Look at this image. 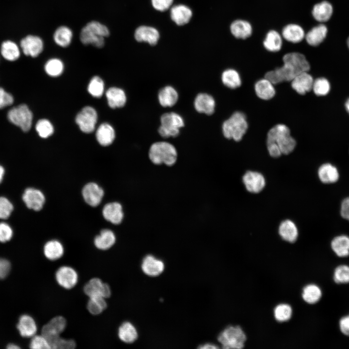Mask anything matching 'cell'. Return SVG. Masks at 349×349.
Wrapping results in <instances>:
<instances>
[{"label":"cell","instance_id":"obj_1","mask_svg":"<svg viewBox=\"0 0 349 349\" xmlns=\"http://www.w3.org/2000/svg\"><path fill=\"white\" fill-rule=\"evenodd\" d=\"M247 335L239 325L226 326L218 334L217 340L224 349H242L245 348Z\"/></svg>","mask_w":349,"mask_h":349},{"label":"cell","instance_id":"obj_2","mask_svg":"<svg viewBox=\"0 0 349 349\" xmlns=\"http://www.w3.org/2000/svg\"><path fill=\"white\" fill-rule=\"evenodd\" d=\"M148 157L150 161L155 165L165 164L173 166L177 159V152L175 147L166 142H158L153 143L149 150Z\"/></svg>","mask_w":349,"mask_h":349},{"label":"cell","instance_id":"obj_3","mask_svg":"<svg viewBox=\"0 0 349 349\" xmlns=\"http://www.w3.org/2000/svg\"><path fill=\"white\" fill-rule=\"evenodd\" d=\"M109 35V30L101 23L92 21L87 23L81 30L80 40L84 45L91 44L97 48L104 45L105 37Z\"/></svg>","mask_w":349,"mask_h":349},{"label":"cell","instance_id":"obj_4","mask_svg":"<svg viewBox=\"0 0 349 349\" xmlns=\"http://www.w3.org/2000/svg\"><path fill=\"white\" fill-rule=\"evenodd\" d=\"M275 143L278 145L282 154L287 155L294 149L296 142L290 135L289 128L284 124H278L268 132L267 142Z\"/></svg>","mask_w":349,"mask_h":349},{"label":"cell","instance_id":"obj_5","mask_svg":"<svg viewBox=\"0 0 349 349\" xmlns=\"http://www.w3.org/2000/svg\"><path fill=\"white\" fill-rule=\"evenodd\" d=\"M248 128V124L245 115L237 111L225 121L222 129L224 136L227 139H233L235 141H240Z\"/></svg>","mask_w":349,"mask_h":349},{"label":"cell","instance_id":"obj_6","mask_svg":"<svg viewBox=\"0 0 349 349\" xmlns=\"http://www.w3.org/2000/svg\"><path fill=\"white\" fill-rule=\"evenodd\" d=\"M160 123L158 132L164 138L177 136L179 133V129L184 126L182 117L174 112L162 114L160 117Z\"/></svg>","mask_w":349,"mask_h":349},{"label":"cell","instance_id":"obj_7","mask_svg":"<svg viewBox=\"0 0 349 349\" xmlns=\"http://www.w3.org/2000/svg\"><path fill=\"white\" fill-rule=\"evenodd\" d=\"M32 113L25 104H21L9 111L7 118L10 122L27 132L31 128Z\"/></svg>","mask_w":349,"mask_h":349},{"label":"cell","instance_id":"obj_8","mask_svg":"<svg viewBox=\"0 0 349 349\" xmlns=\"http://www.w3.org/2000/svg\"><path fill=\"white\" fill-rule=\"evenodd\" d=\"M66 326V320L63 317L55 316L43 326L41 334L47 339L50 346V344L60 336Z\"/></svg>","mask_w":349,"mask_h":349},{"label":"cell","instance_id":"obj_9","mask_svg":"<svg viewBox=\"0 0 349 349\" xmlns=\"http://www.w3.org/2000/svg\"><path fill=\"white\" fill-rule=\"evenodd\" d=\"M97 120V114L94 108L90 106L84 107L77 115L76 122L83 132H92Z\"/></svg>","mask_w":349,"mask_h":349},{"label":"cell","instance_id":"obj_10","mask_svg":"<svg viewBox=\"0 0 349 349\" xmlns=\"http://www.w3.org/2000/svg\"><path fill=\"white\" fill-rule=\"evenodd\" d=\"M83 291L89 298L101 296L105 299L110 298L111 290L108 284L102 282L99 278L91 279L84 286Z\"/></svg>","mask_w":349,"mask_h":349},{"label":"cell","instance_id":"obj_11","mask_svg":"<svg viewBox=\"0 0 349 349\" xmlns=\"http://www.w3.org/2000/svg\"><path fill=\"white\" fill-rule=\"evenodd\" d=\"M55 279L61 287L66 289H70L77 285L79 276L74 268L70 266H63L56 271Z\"/></svg>","mask_w":349,"mask_h":349},{"label":"cell","instance_id":"obj_12","mask_svg":"<svg viewBox=\"0 0 349 349\" xmlns=\"http://www.w3.org/2000/svg\"><path fill=\"white\" fill-rule=\"evenodd\" d=\"M242 181L246 189L249 192L254 193L260 192L266 185L263 175L256 171L246 172L242 177Z\"/></svg>","mask_w":349,"mask_h":349},{"label":"cell","instance_id":"obj_13","mask_svg":"<svg viewBox=\"0 0 349 349\" xmlns=\"http://www.w3.org/2000/svg\"><path fill=\"white\" fill-rule=\"evenodd\" d=\"M20 47L25 55L36 57L43 49V42L39 37L29 35L21 40Z\"/></svg>","mask_w":349,"mask_h":349},{"label":"cell","instance_id":"obj_14","mask_svg":"<svg viewBox=\"0 0 349 349\" xmlns=\"http://www.w3.org/2000/svg\"><path fill=\"white\" fill-rule=\"evenodd\" d=\"M22 199L26 206L35 211L41 210L45 203V198L39 190L29 188L24 192Z\"/></svg>","mask_w":349,"mask_h":349},{"label":"cell","instance_id":"obj_15","mask_svg":"<svg viewBox=\"0 0 349 349\" xmlns=\"http://www.w3.org/2000/svg\"><path fill=\"white\" fill-rule=\"evenodd\" d=\"M82 193L83 199L89 205L96 206L101 202L104 191L97 184L91 182L84 187Z\"/></svg>","mask_w":349,"mask_h":349},{"label":"cell","instance_id":"obj_16","mask_svg":"<svg viewBox=\"0 0 349 349\" xmlns=\"http://www.w3.org/2000/svg\"><path fill=\"white\" fill-rule=\"evenodd\" d=\"M141 268L146 275L155 277L159 275L163 272L164 264L162 261L153 255H147L142 261Z\"/></svg>","mask_w":349,"mask_h":349},{"label":"cell","instance_id":"obj_17","mask_svg":"<svg viewBox=\"0 0 349 349\" xmlns=\"http://www.w3.org/2000/svg\"><path fill=\"white\" fill-rule=\"evenodd\" d=\"M284 63L291 65L300 74L308 72L310 64L305 56L299 52H290L285 54L283 58Z\"/></svg>","mask_w":349,"mask_h":349},{"label":"cell","instance_id":"obj_18","mask_svg":"<svg viewBox=\"0 0 349 349\" xmlns=\"http://www.w3.org/2000/svg\"><path fill=\"white\" fill-rule=\"evenodd\" d=\"M292 88L300 95H304L312 89L313 79L307 72L298 74L291 80Z\"/></svg>","mask_w":349,"mask_h":349},{"label":"cell","instance_id":"obj_19","mask_svg":"<svg viewBox=\"0 0 349 349\" xmlns=\"http://www.w3.org/2000/svg\"><path fill=\"white\" fill-rule=\"evenodd\" d=\"M102 214L107 221L114 224L120 223L124 218L122 206L117 202L106 204L103 207Z\"/></svg>","mask_w":349,"mask_h":349},{"label":"cell","instance_id":"obj_20","mask_svg":"<svg viewBox=\"0 0 349 349\" xmlns=\"http://www.w3.org/2000/svg\"><path fill=\"white\" fill-rule=\"evenodd\" d=\"M194 106L198 112L211 115L214 111L215 102L211 95L206 93H200L196 96Z\"/></svg>","mask_w":349,"mask_h":349},{"label":"cell","instance_id":"obj_21","mask_svg":"<svg viewBox=\"0 0 349 349\" xmlns=\"http://www.w3.org/2000/svg\"><path fill=\"white\" fill-rule=\"evenodd\" d=\"M278 233L282 239L289 243H294L299 236L296 225L290 220H286L280 223Z\"/></svg>","mask_w":349,"mask_h":349},{"label":"cell","instance_id":"obj_22","mask_svg":"<svg viewBox=\"0 0 349 349\" xmlns=\"http://www.w3.org/2000/svg\"><path fill=\"white\" fill-rule=\"evenodd\" d=\"M317 174L320 181L324 184L335 183L339 178L337 168L330 163L322 164L318 169Z\"/></svg>","mask_w":349,"mask_h":349},{"label":"cell","instance_id":"obj_23","mask_svg":"<svg viewBox=\"0 0 349 349\" xmlns=\"http://www.w3.org/2000/svg\"><path fill=\"white\" fill-rule=\"evenodd\" d=\"M282 36L286 41L297 43L304 38L305 33L303 29L299 25L290 23L286 25L282 31Z\"/></svg>","mask_w":349,"mask_h":349},{"label":"cell","instance_id":"obj_24","mask_svg":"<svg viewBox=\"0 0 349 349\" xmlns=\"http://www.w3.org/2000/svg\"><path fill=\"white\" fill-rule=\"evenodd\" d=\"M232 35L238 39H246L252 34L253 28L251 23L243 19H237L234 21L230 27Z\"/></svg>","mask_w":349,"mask_h":349},{"label":"cell","instance_id":"obj_25","mask_svg":"<svg viewBox=\"0 0 349 349\" xmlns=\"http://www.w3.org/2000/svg\"><path fill=\"white\" fill-rule=\"evenodd\" d=\"M327 32V27L324 24H320L309 31L305 34V38L309 45L317 46L325 39Z\"/></svg>","mask_w":349,"mask_h":349},{"label":"cell","instance_id":"obj_26","mask_svg":"<svg viewBox=\"0 0 349 349\" xmlns=\"http://www.w3.org/2000/svg\"><path fill=\"white\" fill-rule=\"evenodd\" d=\"M333 13V7L327 1H323L316 4L312 10V15L314 19L321 23L329 20Z\"/></svg>","mask_w":349,"mask_h":349},{"label":"cell","instance_id":"obj_27","mask_svg":"<svg viewBox=\"0 0 349 349\" xmlns=\"http://www.w3.org/2000/svg\"><path fill=\"white\" fill-rule=\"evenodd\" d=\"M159 33L154 28L145 26L138 28L135 32V37L138 42H147L151 45L157 44L159 39Z\"/></svg>","mask_w":349,"mask_h":349},{"label":"cell","instance_id":"obj_28","mask_svg":"<svg viewBox=\"0 0 349 349\" xmlns=\"http://www.w3.org/2000/svg\"><path fill=\"white\" fill-rule=\"evenodd\" d=\"M322 297L320 287L314 284H308L302 288L301 297L302 301L310 305L318 302Z\"/></svg>","mask_w":349,"mask_h":349},{"label":"cell","instance_id":"obj_29","mask_svg":"<svg viewBox=\"0 0 349 349\" xmlns=\"http://www.w3.org/2000/svg\"><path fill=\"white\" fill-rule=\"evenodd\" d=\"M17 328L23 337H31L35 335L37 328L33 318L27 315H22L19 318Z\"/></svg>","mask_w":349,"mask_h":349},{"label":"cell","instance_id":"obj_30","mask_svg":"<svg viewBox=\"0 0 349 349\" xmlns=\"http://www.w3.org/2000/svg\"><path fill=\"white\" fill-rule=\"evenodd\" d=\"M109 106L111 108H121L125 106L127 97L125 92L117 87H111L106 93Z\"/></svg>","mask_w":349,"mask_h":349},{"label":"cell","instance_id":"obj_31","mask_svg":"<svg viewBox=\"0 0 349 349\" xmlns=\"http://www.w3.org/2000/svg\"><path fill=\"white\" fill-rule=\"evenodd\" d=\"M96 138L100 145L105 146L109 145L114 140V130L110 124H102L96 130Z\"/></svg>","mask_w":349,"mask_h":349},{"label":"cell","instance_id":"obj_32","mask_svg":"<svg viewBox=\"0 0 349 349\" xmlns=\"http://www.w3.org/2000/svg\"><path fill=\"white\" fill-rule=\"evenodd\" d=\"M178 98L176 90L171 86H166L159 92L158 99L159 104L164 107H172L175 104Z\"/></svg>","mask_w":349,"mask_h":349},{"label":"cell","instance_id":"obj_33","mask_svg":"<svg viewBox=\"0 0 349 349\" xmlns=\"http://www.w3.org/2000/svg\"><path fill=\"white\" fill-rule=\"evenodd\" d=\"M331 246L334 253L339 257H345L349 255V237L341 235L334 237Z\"/></svg>","mask_w":349,"mask_h":349},{"label":"cell","instance_id":"obj_34","mask_svg":"<svg viewBox=\"0 0 349 349\" xmlns=\"http://www.w3.org/2000/svg\"><path fill=\"white\" fill-rule=\"evenodd\" d=\"M118 336L122 341L130 344L136 341L138 335L135 327L130 322L126 321L119 326Z\"/></svg>","mask_w":349,"mask_h":349},{"label":"cell","instance_id":"obj_35","mask_svg":"<svg viewBox=\"0 0 349 349\" xmlns=\"http://www.w3.org/2000/svg\"><path fill=\"white\" fill-rule=\"evenodd\" d=\"M191 16V10L184 5L175 6L171 11V18L178 25H183L188 23Z\"/></svg>","mask_w":349,"mask_h":349},{"label":"cell","instance_id":"obj_36","mask_svg":"<svg viewBox=\"0 0 349 349\" xmlns=\"http://www.w3.org/2000/svg\"><path fill=\"white\" fill-rule=\"evenodd\" d=\"M115 241L116 238L114 233L110 230L104 229L95 238L94 244L97 249L107 250L114 245Z\"/></svg>","mask_w":349,"mask_h":349},{"label":"cell","instance_id":"obj_37","mask_svg":"<svg viewBox=\"0 0 349 349\" xmlns=\"http://www.w3.org/2000/svg\"><path fill=\"white\" fill-rule=\"evenodd\" d=\"M263 44L267 50L270 52L278 51L282 47V36L277 31L270 30L267 32Z\"/></svg>","mask_w":349,"mask_h":349},{"label":"cell","instance_id":"obj_38","mask_svg":"<svg viewBox=\"0 0 349 349\" xmlns=\"http://www.w3.org/2000/svg\"><path fill=\"white\" fill-rule=\"evenodd\" d=\"M273 85L265 78L257 81L255 84L254 89L257 96L264 100H268L272 98L275 94Z\"/></svg>","mask_w":349,"mask_h":349},{"label":"cell","instance_id":"obj_39","mask_svg":"<svg viewBox=\"0 0 349 349\" xmlns=\"http://www.w3.org/2000/svg\"><path fill=\"white\" fill-rule=\"evenodd\" d=\"M64 249L62 243L57 240L48 241L44 247V254L50 260L59 259L63 254Z\"/></svg>","mask_w":349,"mask_h":349},{"label":"cell","instance_id":"obj_40","mask_svg":"<svg viewBox=\"0 0 349 349\" xmlns=\"http://www.w3.org/2000/svg\"><path fill=\"white\" fill-rule=\"evenodd\" d=\"M292 306L286 302L277 304L273 310V317L277 322L282 323L288 321L292 317Z\"/></svg>","mask_w":349,"mask_h":349},{"label":"cell","instance_id":"obj_41","mask_svg":"<svg viewBox=\"0 0 349 349\" xmlns=\"http://www.w3.org/2000/svg\"><path fill=\"white\" fill-rule=\"evenodd\" d=\"M1 54L2 57L9 61H14L20 56L18 46L10 40L4 41L1 45Z\"/></svg>","mask_w":349,"mask_h":349},{"label":"cell","instance_id":"obj_42","mask_svg":"<svg viewBox=\"0 0 349 349\" xmlns=\"http://www.w3.org/2000/svg\"><path fill=\"white\" fill-rule=\"evenodd\" d=\"M73 37L72 31L66 26H61L55 32L53 38L55 42L62 47H67L71 42Z\"/></svg>","mask_w":349,"mask_h":349},{"label":"cell","instance_id":"obj_43","mask_svg":"<svg viewBox=\"0 0 349 349\" xmlns=\"http://www.w3.org/2000/svg\"><path fill=\"white\" fill-rule=\"evenodd\" d=\"M222 80L224 85L231 89L239 87L241 82L239 74L233 69H228L223 72Z\"/></svg>","mask_w":349,"mask_h":349},{"label":"cell","instance_id":"obj_44","mask_svg":"<svg viewBox=\"0 0 349 349\" xmlns=\"http://www.w3.org/2000/svg\"><path fill=\"white\" fill-rule=\"evenodd\" d=\"M86 307L90 314L98 315L107 308V303L106 299L101 296L90 297L87 303Z\"/></svg>","mask_w":349,"mask_h":349},{"label":"cell","instance_id":"obj_45","mask_svg":"<svg viewBox=\"0 0 349 349\" xmlns=\"http://www.w3.org/2000/svg\"><path fill=\"white\" fill-rule=\"evenodd\" d=\"M45 70L49 76L58 77L63 73V62L58 59H51L45 64Z\"/></svg>","mask_w":349,"mask_h":349},{"label":"cell","instance_id":"obj_46","mask_svg":"<svg viewBox=\"0 0 349 349\" xmlns=\"http://www.w3.org/2000/svg\"><path fill=\"white\" fill-rule=\"evenodd\" d=\"M104 90V84L102 79L98 76L94 77L88 86V91L95 97H101Z\"/></svg>","mask_w":349,"mask_h":349},{"label":"cell","instance_id":"obj_47","mask_svg":"<svg viewBox=\"0 0 349 349\" xmlns=\"http://www.w3.org/2000/svg\"><path fill=\"white\" fill-rule=\"evenodd\" d=\"M35 129L40 137L47 138L54 132V128L49 121L46 119L39 120L36 123Z\"/></svg>","mask_w":349,"mask_h":349},{"label":"cell","instance_id":"obj_48","mask_svg":"<svg viewBox=\"0 0 349 349\" xmlns=\"http://www.w3.org/2000/svg\"><path fill=\"white\" fill-rule=\"evenodd\" d=\"M312 89L317 95H325L330 90V84L326 79L318 78L314 81Z\"/></svg>","mask_w":349,"mask_h":349},{"label":"cell","instance_id":"obj_49","mask_svg":"<svg viewBox=\"0 0 349 349\" xmlns=\"http://www.w3.org/2000/svg\"><path fill=\"white\" fill-rule=\"evenodd\" d=\"M333 279L337 284L349 283V267L345 265L337 267L334 270Z\"/></svg>","mask_w":349,"mask_h":349},{"label":"cell","instance_id":"obj_50","mask_svg":"<svg viewBox=\"0 0 349 349\" xmlns=\"http://www.w3.org/2000/svg\"><path fill=\"white\" fill-rule=\"evenodd\" d=\"M76 345L74 340L64 339L60 336L51 344L50 347L52 349H74Z\"/></svg>","mask_w":349,"mask_h":349},{"label":"cell","instance_id":"obj_51","mask_svg":"<svg viewBox=\"0 0 349 349\" xmlns=\"http://www.w3.org/2000/svg\"><path fill=\"white\" fill-rule=\"evenodd\" d=\"M30 347L32 349H50L49 344L42 334L34 335L31 340Z\"/></svg>","mask_w":349,"mask_h":349},{"label":"cell","instance_id":"obj_52","mask_svg":"<svg viewBox=\"0 0 349 349\" xmlns=\"http://www.w3.org/2000/svg\"><path fill=\"white\" fill-rule=\"evenodd\" d=\"M13 210V206L8 199L0 197V219H7Z\"/></svg>","mask_w":349,"mask_h":349},{"label":"cell","instance_id":"obj_53","mask_svg":"<svg viewBox=\"0 0 349 349\" xmlns=\"http://www.w3.org/2000/svg\"><path fill=\"white\" fill-rule=\"evenodd\" d=\"M12 236L13 231L9 224L0 222V242H5L10 240Z\"/></svg>","mask_w":349,"mask_h":349},{"label":"cell","instance_id":"obj_54","mask_svg":"<svg viewBox=\"0 0 349 349\" xmlns=\"http://www.w3.org/2000/svg\"><path fill=\"white\" fill-rule=\"evenodd\" d=\"M14 102L13 96L0 87V109L11 105Z\"/></svg>","mask_w":349,"mask_h":349},{"label":"cell","instance_id":"obj_55","mask_svg":"<svg viewBox=\"0 0 349 349\" xmlns=\"http://www.w3.org/2000/svg\"><path fill=\"white\" fill-rule=\"evenodd\" d=\"M173 0H152L155 9L160 11L168 9L173 3Z\"/></svg>","mask_w":349,"mask_h":349},{"label":"cell","instance_id":"obj_56","mask_svg":"<svg viewBox=\"0 0 349 349\" xmlns=\"http://www.w3.org/2000/svg\"><path fill=\"white\" fill-rule=\"evenodd\" d=\"M11 269L10 263L6 259H0V279L6 277Z\"/></svg>","mask_w":349,"mask_h":349},{"label":"cell","instance_id":"obj_57","mask_svg":"<svg viewBox=\"0 0 349 349\" xmlns=\"http://www.w3.org/2000/svg\"><path fill=\"white\" fill-rule=\"evenodd\" d=\"M340 214L343 218L349 221V197L342 200L340 206Z\"/></svg>","mask_w":349,"mask_h":349},{"label":"cell","instance_id":"obj_58","mask_svg":"<svg viewBox=\"0 0 349 349\" xmlns=\"http://www.w3.org/2000/svg\"><path fill=\"white\" fill-rule=\"evenodd\" d=\"M267 148L270 155L273 158H278L282 154L278 145L275 143H267Z\"/></svg>","mask_w":349,"mask_h":349},{"label":"cell","instance_id":"obj_59","mask_svg":"<svg viewBox=\"0 0 349 349\" xmlns=\"http://www.w3.org/2000/svg\"><path fill=\"white\" fill-rule=\"evenodd\" d=\"M341 332L345 335L349 336V315L342 317L339 321Z\"/></svg>","mask_w":349,"mask_h":349},{"label":"cell","instance_id":"obj_60","mask_svg":"<svg viewBox=\"0 0 349 349\" xmlns=\"http://www.w3.org/2000/svg\"><path fill=\"white\" fill-rule=\"evenodd\" d=\"M198 348L201 349H219L220 347L216 344L209 343L200 345Z\"/></svg>","mask_w":349,"mask_h":349},{"label":"cell","instance_id":"obj_61","mask_svg":"<svg viewBox=\"0 0 349 349\" xmlns=\"http://www.w3.org/2000/svg\"><path fill=\"white\" fill-rule=\"evenodd\" d=\"M4 174V169L2 166L0 165V183L1 182Z\"/></svg>","mask_w":349,"mask_h":349},{"label":"cell","instance_id":"obj_62","mask_svg":"<svg viewBox=\"0 0 349 349\" xmlns=\"http://www.w3.org/2000/svg\"><path fill=\"white\" fill-rule=\"evenodd\" d=\"M7 348L9 349H19L20 348L15 344H10L7 346Z\"/></svg>","mask_w":349,"mask_h":349},{"label":"cell","instance_id":"obj_63","mask_svg":"<svg viewBox=\"0 0 349 349\" xmlns=\"http://www.w3.org/2000/svg\"><path fill=\"white\" fill-rule=\"evenodd\" d=\"M345 107L347 111L349 113V98L347 100L345 104Z\"/></svg>","mask_w":349,"mask_h":349},{"label":"cell","instance_id":"obj_64","mask_svg":"<svg viewBox=\"0 0 349 349\" xmlns=\"http://www.w3.org/2000/svg\"><path fill=\"white\" fill-rule=\"evenodd\" d=\"M347 43L348 47L349 48V37H348V38L347 39Z\"/></svg>","mask_w":349,"mask_h":349}]
</instances>
